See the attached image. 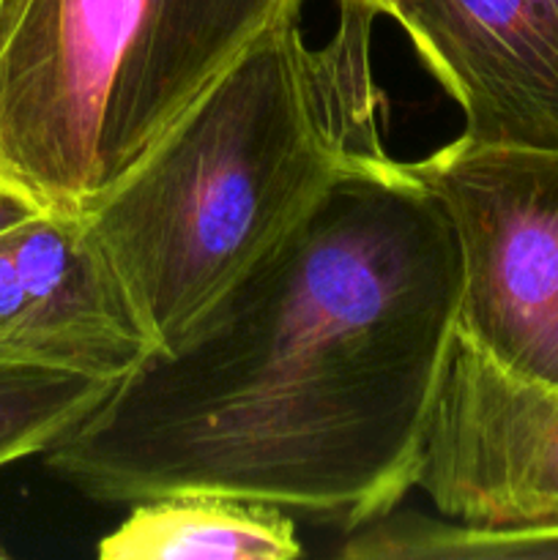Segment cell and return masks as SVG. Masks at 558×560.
Masks as SVG:
<instances>
[{"label":"cell","instance_id":"cell-7","mask_svg":"<svg viewBox=\"0 0 558 560\" xmlns=\"http://www.w3.org/2000/svg\"><path fill=\"white\" fill-rule=\"evenodd\" d=\"M399 22L481 145L558 148V31L536 0H397Z\"/></svg>","mask_w":558,"mask_h":560},{"label":"cell","instance_id":"cell-2","mask_svg":"<svg viewBox=\"0 0 558 560\" xmlns=\"http://www.w3.org/2000/svg\"><path fill=\"white\" fill-rule=\"evenodd\" d=\"M375 11L339 3L323 47L274 27L208 82L88 213L153 350L173 345L317 202L392 162Z\"/></svg>","mask_w":558,"mask_h":560},{"label":"cell","instance_id":"cell-6","mask_svg":"<svg viewBox=\"0 0 558 560\" xmlns=\"http://www.w3.org/2000/svg\"><path fill=\"white\" fill-rule=\"evenodd\" d=\"M153 350L85 217L0 230V355L120 381Z\"/></svg>","mask_w":558,"mask_h":560},{"label":"cell","instance_id":"cell-13","mask_svg":"<svg viewBox=\"0 0 558 560\" xmlns=\"http://www.w3.org/2000/svg\"><path fill=\"white\" fill-rule=\"evenodd\" d=\"M339 3H356V5H364V9H370V11H375L377 16L381 14H392V9H394V3H397V0H339Z\"/></svg>","mask_w":558,"mask_h":560},{"label":"cell","instance_id":"cell-5","mask_svg":"<svg viewBox=\"0 0 558 560\" xmlns=\"http://www.w3.org/2000/svg\"><path fill=\"white\" fill-rule=\"evenodd\" d=\"M414 487L452 523L558 530V386L509 375L454 339Z\"/></svg>","mask_w":558,"mask_h":560},{"label":"cell","instance_id":"cell-1","mask_svg":"<svg viewBox=\"0 0 558 560\" xmlns=\"http://www.w3.org/2000/svg\"><path fill=\"white\" fill-rule=\"evenodd\" d=\"M460 282L410 164L350 175L44 463L113 506L222 492L361 528L414 487Z\"/></svg>","mask_w":558,"mask_h":560},{"label":"cell","instance_id":"cell-11","mask_svg":"<svg viewBox=\"0 0 558 560\" xmlns=\"http://www.w3.org/2000/svg\"><path fill=\"white\" fill-rule=\"evenodd\" d=\"M520 558H558V530H520Z\"/></svg>","mask_w":558,"mask_h":560},{"label":"cell","instance_id":"cell-4","mask_svg":"<svg viewBox=\"0 0 558 560\" xmlns=\"http://www.w3.org/2000/svg\"><path fill=\"white\" fill-rule=\"evenodd\" d=\"M146 0H0V184L88 217L102 142Z\"/></svg>","mask_w":558,"mask_h":560},{"label":"cell","instance_id":"cell-8","mask_svg":"<svg viewBox=\"0 0 558 560\" xmlns=\"http://www.w3.org/2000/svg\"><path fill=\"white\" fill-rule=\"evenodd\" d=\"M301 3L304 0H146L140 36L104 126L102 191L246 47L274 27L299 20Z\"/></svg>","mask_w":558,"mask_h":560},{"label":"cell","instance_id":"cell-10","mask_svg":"<svg viewBox=\"0 0 558 560\" xmlns=\"http://www.w3.org/2000/svg\"><path fill=\"white\" fill-rule=\"evenodd\" d=\"M115 383L0 355V468L47 452L104 402Z\"/></svg>","mask_w":558,"mask_h":560},{"label":"cell","instance_id":"cell-3","mask_svg":"<svg viewBox=\"0 0 558 560\" xmlns=\"http://www.w3.org/2000/svg\"><path fill=\"white\" fill-rule=\"evenodd\" d=\"M460 249L457 339L558 386V148L457 140L410 164Z\"/></svg>","mask_w":558,"mask_h":560},{"label":"cell","instance_id":"cell-12","mask_svg":"<svg viewBox=\"0 0 558 560\" xmlns=\"http://www.w3.org/2000/svg\"><path fill=\"white\" fill-rule=\"evenodd\" d=\"M33 213H36V208L27 206L20 195H14V191L5 189V186L0 184V230H5V228H11V224L22 222V219L33 217Z\"/></svg>","mask_w":558,"mask_h":560},{"label":"cell","instance_id":"cell-14","mask_svg":"<svg viewBox=\"0 0 558 560\" xmlns=\"http://www.w3.org/2000/svg\"><path fill=\"white\" fill-rule=\"evenodd\" d=\"M536 3H539L542 11L550 16V22L556 25V31H558V0H536Z\"/></svg>","mask_w":558,"mask_h":560},{"label":"cell","instance_id":"cell-9","mask_svg":"<svg viewBox=\"0 0 558 560\" xmlns=\"http://www.w3.org/2000/svg\"><path fill=\"white\" fill-rule=\"evenodd\" d=\"M304 552L282 509L222 492H173L131 503L96 545L102 560H293Z\"/></svg>","mask_w":558,"mask_h":560}]
</instances>
